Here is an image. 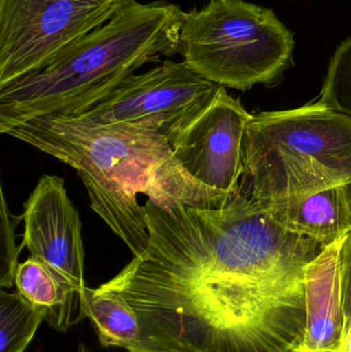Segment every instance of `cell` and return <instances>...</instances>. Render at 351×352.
Here are the masks:
<instances>
[{"mask_svg":"<svg viewBox=\"0 0 351 352\" xmlns=\"http://www.w3.org/2000/svg\"><path fill=\"white\" fill-rule=\"evenodd\" d=\"M14 285L27 301L47 310L45 322L58 332H66L86 318L82 302L70 295L53 273L33 256L19 263Z\"/></svg>","mask_w":351,"mask_h":352,"instance_id":"7c38bea8","label":"cell"},{"mask_svg":"<svg viewBox=\"0 0 351 352\" xmlns=\"http://www.w3.org/2000/svg\"><path fill=\"white\" fill-rule=\"evenodd\" d=\"M23 215V246L82 302L86 287L82 223L63 178L41 176L24 203Z\"/></svg>","mask_w":351,"mask_h":352,"instance_id":"9c48e42d","label":"cell"},{"mask_svg":"<svg viewBox=\"0 0 351 352\" xmlns=\"http://www.w3.org/2000/svg\"><path fill=\"white\" fill-rule=\"evenodd\" d=\"M328 352H330V351H328Z\"/></svg>","mask_w":351,"mask_h":352,"instance_id":"ffe728a7","label":"cell"},{"mask_svg":"<svg viewBox=\"0 0 351 352\" xmlns=\"http://www.w3.org/2000/svg\"><path fill=\"white\" fill-rule=\"evenodd\" d=\"M292 31L271 8L243 0H210L183 14L179 52L206 80L247 91L271 87L294 64Z\"/></svg>","mask_w":351,"mask_h":352,"instance_id":"5b68a950","label":"cell"},{"mask_svg":"<svg viewBox=\"0 0 351 352\" xmlns=\"http://www.w3.org/2000/svg\"><path fill=\"white\" fill-rule=\"evenodd\" d=\"M260 206L284 229L315 240L323 248L341 241L351 231V219L341 186L299 200Z\"/></svg>","mask_w":351,"mask_h":352,"instance_id":"8fae6325","label":"cell"},{"mask_svg":"<svg viewBox=\"0 0 351 352\" xmlns=\"http://www.w3.org/2000/svg\"><path fill=\"white\" fill-rule=\"evenodd\" d=\"M130 0H0V89L34 74Z\"/></svg>","mask_w":351,"mask_h":352,"instance_id":"8992f818","label":"cell"},{"mask_svg":"<svg viewBox=\"0 0 351 352\" xmlns=\"http://www.w3.org/2000/svg\"><path fill=\"white\" fill-rule=\"evenodd\" d=\"M243 180L259 205L299 200L351 182V120L319 102L251 116Z\"/></svg>","mask_w":351,"mask_h":352,"instance_id":"277c9868","label":"cell"},{"mask_svg":"<svg viewBox=\"0 0 351 352\" xmlns=\"http://www.w3.org/2000/svg\"><path fill=\"white\" fill-rule=\"evenodd\" d=\"M218 89L183 60H165L144 74H132L96 104L70 118L91 125L150 128L172 146L212 105Z\"/></svg>","mask_w":351,"mask_h":352,"instance_id":"52a82bcc","label":"cell"},{"mask_svg":"<svg viewBox=\"0 0 351 352\" xmlns=\"http://www.w3.org/2000/svg\"><path fill=\"white\" fill-rule=\"evenodd\" d=\"M4 134L76 170L91 208L134 256H142L150 244L146 209L138 203V195L162 208L177 203L201 209L226 206L183 168L167 138L150 128L91 125L52 115L29 120Z\"/></svg>","mask_w":351,"mask_h":352,"instance_id":"7a4b0ae2","label":"cell"},{"mask_svg":"<svg viewBox=\"0 0 351 352\" xmlns=\"http://www.w3.org/2000/svg\"><path fill=\"white\" fill-rule=\"evenodd\" d=\"M340 292H341L342 331L339 352H351V231L339 248Z\"/></svg>","mask_w":351,"mask_h":352,"instance_id":"e0dca14e","label":"cell"},{"mask_svg":"<svg viewBox=\"0 0 351 352\" xmlns=\"http://www.w3.org/2000/svg\"><path fill=\"white\" fill-rule=\"evenodd\" d=\"M0 287L10 289L14 285V275L19 265V254L24 248L16 245V229L24 215L12 214L8 208L3 188H0Z\"/></svg>","mask_w":351,"mask_h":352,"instance_id":"2e32d148","label":"cell"},{"mask_svg":"<svg viewBox=\"0 0 351 352\" xmlns=\"http://www.w3.org/2000/svg\"><path fill=\"white\" fill-rule=\"evenodd\" d=\"M341 190L342 192H343L344 201H346V207H348L351 219V182L341 186Z\"/></svg>","mask_w":351,"mask_h":352,"instance_id":"ac0fdd59","label":"cell"},{"mask_svg":"<svg viewBox=\"0 0 351 352\" xmlns=\"http://www.w3.org/2000/svg\"><path fill=\"white\" fill-rule=\"evenodd\" d=\"M78 352H91L87 349V347L84 346L82 343H80V346H78Z\"/></svg>","mask_w":351,"mask_h":352,"instance_id":"d6986e66","label":"cell"},{"mask_svg":"<svg viewBox=\"0 0 351 352\" xmlns=\"http://www.w3.org/2000/svg\"><path fill=\"white\" fill-rule=\"evenodd\" d=\"M328 246L305 273L306 330L298 352H339L343 318L340 292L339 248Z\"/></svg>","mask_w":351,"mask_h":352,"instance_id":"30bf717a","label":"cell"},{"mask_svg":"<svg viewBox=\"0 0 351 352\" xmlns=\"http://www.w3.org/2000/svg\"><path fill=\"white\" fill-rule=\"evenodd\" d=\"M150 244L100 285L137 316L142 352H298L305 273L323 246L247 192L218 209L146 201Z\"/></svg>","mask_w":351,"mask_h":352,"instance_id":"6da1fadb","label":"cell"},{"mask_svg":"<svg viewBox=\"0 0 351 352\" xmlns=\"http://www.w3.org/2000/svg\"><path fill=\"white\" fill-rule=\"evenodd\" d=\"M82 311L104 347L142 352V331L135 312L120 294L84 287Z\"/></svg>","mask_w":351,"mask_h":352,"instance_id":"4fadbf2b","label":"cell"},{"mask_svg":"<svg viewBox=\"0 0 351 352\" xmlns=\"http://www.w3.org/2000/svg\"><path fill=\"white\" fill-rule=\"evenodd\" d=\"M251 118L240 100L220 87L212 105L171 146L183 168L226 205L240 188L243 138Z\"/></svg>","mask_w":351,"mask_h":352,"instance_id":"ba28073f","label":"cell"},{"mask_svg":"<svg viewBox=\"0 0 351 352\" xmlns=\"http://www.w3.org/2000/svg\"><path fill=\"white\" fill-rule=\"evenodd\" d=\"M317 102L351 120V37L336 49Z\"/></svg>","mask_w":351,"mask_h":352,"instance_id":"9a60e30c","label":"cell"},{"mask_svg":"<svg viewBox=\"0 0 351 352\" xmlns=\"http://www.w3.org/2000/svg\"><path fill=\"white\" fill-rule=\"evenodd\" d=\"M183 14L167 2L130 0L47 66L0 89V132L43 116L80 115L144 64L177 54Z\"/></svg>","mask_w":351,"mask_h":352,"instance_id":"3957f363","label":"cell"},{"mask_svg":"<svg viewBox=\"0 0 351 352\" xmlns=\"http://www.w3.org/2000/svg\"><path fill=\"white\" fill-rule=\"evenodd\" d=\"M47 310L34 305L18 292L0 291V352H24Z\"/></svg>","mask_w":351,"mask_h":352,"instance_id":"5bb4252c","label":"cell"}]
</instances>
